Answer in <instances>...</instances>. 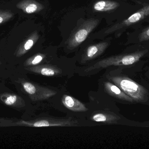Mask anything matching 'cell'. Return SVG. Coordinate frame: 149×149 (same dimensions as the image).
Returning <instances> with one entry per match:
<instances>
[{"label": "cell", "instance_id": "cell-1", "mask_svg": "<svg viewBox=\"0 0 149 149\" xmlns=\"http://www.w3.org/2000/svg\"><path fill=\"white\" fill-rule=\"evenodd\" d=\"M148 52V50H144L98 59L86 66H77L75 69V73L80 77H91L109 67H123L131 65L138 62Z\"/></svg>", "mask_w": 149, "mask_h": 149}, {"label": "cell", "instance_id": "cell-2", "mask_svg": "<svg viewBox=\"0 0 149 149\" xmlns=\"http://www.w3.org/2000/svg\"><path fill=\"white\" fill-rule=\"evenodd\" d=\"M108 80L116 85L134 101L145 104L148 101L149 93L143 86L123 73L122 67H110L106 69L102 75Z\"/></svg>", "mask_w": 149, "mask_h": 149}, {"label": "cell", "instance_id": "cell-3", "mask_svg": "<svg viewBox=\"0 0 149 149\" xmlns=\"http://www.w3.org/2000/svg\"><path fill=\"white\" fill-rule=\"evenodd\" d=\"M51 106L52 108L66 114V116L87 121L86 118L89 109L86 103L70 95L67 93L66 87L53 99Z\"/></svg>", "mask_w": 149, "mask_h": 149}, {"label": "cell", "instance_id": "cell-4", "mask_svg": "<svg viewBox=\"0 0 149 149\" xmlns=\"http://www.w3.org/2000/svg\"><path fill=\"white\" fill-rule=\"evenodd\" d=\"M76 58L64 59L56 58L47 64L35 66L34 72L45 77L70 78L75 74L77 67Z\"/></svg>", "mask_w": 149, "mask_h": 149}, {"label": "cell", "instance_id": "cell-5", "mask_svg": "<svg viewBox=\"0 0 149 149\" xmlns=\"http://www.w3.org/2000/svg\"><path fill=\"white\" fill-rule=\"evenodd\" d=\"M88 102L87 106L89 109L88 113L96 110H106L118 113V108L114 101L102 91H91L88 94Z\"/></svg>", "mask_w": 149, "mask_h": 149}, {"label": "cell", "instance_id": "cell-6", "mask_svg": "<svg viewBox=\"0 0 149 149\" xmlns=\"http://www.w3.org/2000/svg\"><path fill=\"white\" fill-rule=\"evenodd\" d=\"M100 22L99 19L95 18H91L84 22L67 41L66 46L67 51H72L78 48L97 27Z\"/></svg>", "mask_w": 149, "mask_h": 149}, {"label": "cell", "instance_id": "cell-7", "mask_svg": "<svg viewBox=\"0 0 149 149\" xmlns=\"http://www.w3.org/2000/svg\"><path fill=\"white\" fill-rule=\"evenodd\" d=\"M122 119L118 113L106 110H96L88 113L86 118L93 127L97 125L119 124Z\"/></svg>", "mask_w": 149, "mask_h": 149}, {"label": "cell", "instance_id": "cell-8", "mask_svg": "<svg viewBox=\"0 0 149 149\" xmlns=\"http://www.w3.org/2000/svg\"><path fill=\"white\" fill-rule=\"evenodd\" d=\"M98 89L102 91L114 101L133 103L132 98L127 95L118 87L102 76L98 80Z\"/></svg>", "mask_w": 149, "mask_h": 149}, {"label": "cell", "instance_id": "cell-9", "mask_svg": "<svg viewBox=\"0 0 149 149\" xmlns=\"http://www.w3.org/2000/svg\"><path fill=\"white\" fill-rule=\"evenodd\" d=\"M107 42H102L88 46L79 56L75 57L79 64L86 66L95 61L101 56L109 45Z\"/></svg>", "mask_w": 149, "mask_h": 149}, {"label": "cell", "instance_id": "cell-10", "mask_svg": "<svg viewBox=\"0 0 149 149\" xmlns=\"http://www.w3.org/2000/svg\"><path fill=\"white\" fill-rule=\"evenodd\" d=\"M149 15V4L145 5L141 9L132 14L128 18L109 28L105 31L106 34L113 33L116 31L126 28L136 24L147 17Z\"/></svg>", "mask_w": 149, "mask_h": 149}, {"label": "cell", "instance_id": "cell-11", "mask_svg": "<svg viewBox=\"0 0 149 149\" xmlns=\"http://www.w3.org/2000/svg\"><path fill=\"white\" fill-rule=\"evenodd\" d=\"M17 8L26 14H33L40 12L44 8L42 3L35 0H22L16 5Z\"/></svg>", "mask_w": 149, "mask_h": 149}, {"label": "cell", "instance_id": "cell-12", "mask_svg": "<svg viewBox=\"0 0 149 149\" xmlns=\"http://www.w3.org/2000/svg\"><path fill=\"white\" fill-rule=\"evenodd\" d=\"M120 6V3L115 1L110 0H101L94 3L93 8L95 10L100 12L113 11Z\"/></svg>", "mask_w": 149, "mask_h": 149}, {"label": "cell", "instance_id": "cell-13", "mask_svg": "<svg viewBox=\"0 0 149 149\" xmlns=\"http://www.w3.org/2000/svg\"><path fill=\"white\" fill-rule=\"evenodd\" d=\"M54 55L49 52H40L35 55L31 58L30 61V64L32 66H37L42 64L49 63L55 59Z\"/></svg>", "mask_w": 149, "mask_h": 149}, {"label": "cell", "instance_id": "cell-14", "mask_svg": "<svg viewBox=\"0 0 149 149\" xmlns=\"http://www.w3.org/2000/svg\"><path fill=\"white\" fill-rule=\"evenodd\" d=\"M39 38V35L37 31L32 33L27 39L24 40V42L20 46L21 51L24 53L32 48L34 45L37 42Z\"/></svg>", "mask_w": 149, "mask_h": 149}, {"label": "cell", "instance_id": "cell-15", "mask_svg": "<svg viewBox=\"0 0 149 149\" xmlns=\"http://www.w3.org/2000/svg\"><path fill=\"white\" fill-rule=\"evenodd\" d=\"M14 14L9 10L0 9V24H3L13 18Z\"/></svg>", "mask_w": 149, "mask_h": 149}, {"label": "cell", "instance_id": "cell-16", "mask_svg": "<svg viewBox=\"0 0 149 149\" xmlns=\"http://www.w3.org/2000/svg\"><path fill=\"white\" fill-rule=\"evenodd\" d=\"M136 40L139 43L149 40V26L139 33L136 37Z\"/></svg>", "mask_w": 149, "mask_h": 149}, {"label": "cell", "instance_id": "cell-17", "mask_svg": "<svg viewBox=\"0 0 149 149\" xmlns=\"http://www.w3.org/2000/svg\"><path fill=\"white\" fill-rule=\"evenodd\" d=\"M17 100V96L15 95H11L8 98H7L5 101V104L7 105H12Z\"/></svg>", "mask_w": 149, "mask_h": 149}]
</instances>
